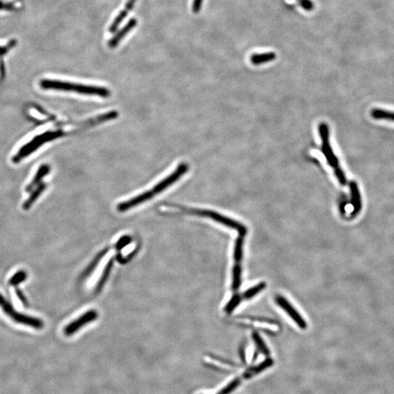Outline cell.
<instances>
[{
    "mask_svg": "<svg viewBox=\"0 0 394 394\" xmlns=\"http://www.w3.org/2000/svg\"><path fill=\"white\" fill-rule=\"evenodd\" d=\"M189 170V165L186 163H180L176 170L173 172L171 174L169 175L165 178L161 180L159 183L156 184L153 189H149L138 196L133 197L130 199L122 201L117 206L118 210L120 213H124L128 211L134 207H138L139 204L149 201L154 197L159 195L161 192L168 189L172 185L176 183L177 180H180Z\"/></svg>",
    "mask_w": 394,
    "mask_h": 394,
    "instance_id": "6da1fadb",
    "label": "cell"
},
{
    "mask_svg": "<svg viewBox=\"0 0 394 394\" xmlns=\"http://www.w3.org/2000/svg\"><path fill=\"white\" fill-rule=\"evenodd\" d=\"M42 89H53V90L64 91V92H76L81 95H92V96L108 98L110 95V91L104 87L89 86V85L78 84L69 83L61 80L44 79L40 81Z\"/></svg>",
    "mask_w": 394,
    "mask_h": 394,
    "instance_id": "7a4b0ae2",
    "label": "cell"
},
{
    "mask_svg": "<svg viewBox=\"0 0 394 394\" xmlns=\"http://www.w3.org/2000/svg\"><path fill=\"white\" fill-rule=\"evenodd\" d=\"M319 133L322 139L321 150L323 155L326 157L329 165L335 170V176L337 178L338 181L342 186H345L347 184V178L345 177V173L342 171L341 167H339V161L336 156L332 151V146L329 141V126L326 123H321L319 125Z\"/></svg>",
    "mask_w": 394,
    "mask_h": 394,
    "instance_id": "3957f363",
    "label": "cell"
},
{
    "mask_svg": "<svg viewBox=\"0 0 394 394\" xmlns=\"http://www.w3.org/2000/svg\"><path fill=\"white\" fill-rule=\"evenodd\" d=\"M0 307L5 315L10 317L13 321L19 323V324L24 325V326L33 328L37 330H41L45 326L43 320H41L39 317H34V316L16 311V309L13 307V304L1 294H0Z\"/></svg>",
    "mask_w": 394,
    "mask_h": 394,
    "instance_id": "277c9868",
    "label": "cell"
},
{
    "mask_svg": "<svg viewBox=\"0 0 394 394\" xmlns=\"http://www.w3.org/2000/svg\"><path fill=\"white\" fill-rule=\"evenodd\" d=\"M179 210L180 211L185 212L189 214L196 215V216H201V217H205L207 218L212 219L214 221L217 222L223 226H227V227L231 228V229H235L239 232L241 235H245L247 232L246 227L243 226L242 223L230 218V217H226L217 212L213 211L210 210H203V209H195V208H186V207H179Z\"/></svg>",
    "mask_w": 394,
    "mask_h": 394,
    "instance_id": "5b68a950",
    "label": "cell"
},
{
    "mask_svg": "<svg viewBox=\"0 0 394 394\" xmlns=\"http://www.w3.org/2000/svg\"><path fill=\"white\" fill-rule=\"evenodd\" d=\"M63 135H64L63 132L57 131V132H48L46 133L39 135V136L35 137L30 142H28L23 148H20L17 155L14 157V161H20L22 158H24L25 157L30 155L34 151H36L38 148L40 147V145H43L44 143L48 142V141L51 140V139L59 138V137L62 136Z\"/></svg>",
    "mask_w": 394,
    "mask_h": 394,
    "instance_id": "8992f818",
    "label": "cell"
},
{
    "mask_svg": "<svg viewBox=\"0 0 394 394\" xmlns=\"http://www.w3.org/2000/svg\"><path fill=\"white\" fill-rule=\"evenodd\" d=\"M98 317V313L96 310H89L67 324L64 329V334L67 336H73L83 328V326L96 320Z\"/></svg>",
    "mask_w": 394,
    "mask_h": 394,
    "instance_id": "52a82bcc",
    "label": "cell"
},
{
    "mask_svg": "<svg viewBox=\"0 0 394 394\" xmlns=\"http://www.w3.org/2000/svg\"><path fill=\"white\" fill-rule=\"evenodd\" d=\"M276 302L289 314V315L295 320V323L301 329H305L307 328V323H306L305 320L301 317L299 313L296 310L295 307L284 297L281 296H278L276 297Z\"/></svg>",
    "mask_w": 394,
    "mask_h": 394,
    "instance_id": "ba28073f",
    "label": "cell"
},
{
    "mask_svg": "<svg viewBox=\"0 0 394 394\" xmlns=\"http://www.w3.org/2000/svg\"><path fill=\"white\" fill-rule=\"evenodd\" d=\"M238 322L239 323H243L244 325L254 324L256 327L260 328V329L267 330L269 332H275L278 329V326L275 322L264 320V319L258 320V319L251 318V317H242L238 318Z\"/></svg>",
    "mask_w": 394,
    "mask_h": 394,
    "instance_id": "9c48e42d",
    "label": "cell"
},
{
    "mask_svg": "<svg viewBox=\"0 0 394 394\" xmlns=\"http://www.w3.org/2000/svg\"><path fill=\"white\" fill-rule=\"evenodd\" d=\"M137 24H138V20H137L136 19H130V20L128 21V23L109 40V48H112V49L116 48L118 45L119 42L121 41V39L124 38V37L126 36L133 28H135V26H137Z\"/></svg>",
    "mask_w": 394,
    "mask_h": 394,
    "instance_id": "30bf717a",
    "label": "cell"
},
{
    "mask_svg": "<svg viewBox=\"0 0 394 394\" xmlns=\"http://www.w3.org/2000/svg\"><path fill=\"white\" fill-rule=\"evenodd\" d=\"M137 0H128L127 2H126V5H125L124 10H121L120 13H118L117 16H116V19H114L113 20V23H112L111 26H110L109 28V32L110 33H114L117 31L118 28V26H120V23L121 22L126 19V16H128L129 14V12L133 9V7H135V3H136Z\"/></svg>",
    "mask_w": 394,
    "mask_h": 394,
    "instance_id": "8fae6325",
    "label": "cell"
},
{
    "mask_svg": "<svg viewBox=\"0 0 394 394\" xmlns=\"http://www.w3.org/2000/svg\"><path fill=\"white\" fill-rule=\"evenodd\" d=\"M350 189H351V197H352V204L354 206L353 214H358L361 210V198L357 183H355V181H351L350 183Z\"/></svg>",
    "mask_w": 394,
    "mask_h": 394,
    "instance_id": "7c38bea8",
    "label": "cell"
},
{
    "mask_svg": "<svg viewBox=\"0 0 394 394\" xmlns=\"http://www.w3.org/2000/svg\"><path fill=\"white\" fill-rule=\"evenodd\" d=\"M22 8L19 0H0V13H13Z\"/></svg>",
    "mask_w": 394,
    "mask_h": 394,
    "instance_id": "4fadbf2b",
    "label": "cell"
},
{
    "mask_svg": "<svg viewBox=\"0 0 394 394\" xmlns=\"http://www.w3.org/2000/svg\"><path fill=\"white\" fill-rule=\"evenodd\" d=\"M276 54L274 52H267L264 54H253L251 57V61L254 65H260L261 64L270 62L276 59Z\"/></svg>",
    "mask_w": 394,
    "mask_h": 394,
    "instance_id": "5bb4252c",
    "label": "cell"
},
{
    "mask_svg": "<svg viewBox=\"0 0 394 394\" xmlns=\"http://www.w3.org/2000/svg\"><path fill=\"white\" fill-rule=\"evenodd\" d=\"M371 116L373 118L377 120H387L394 121V112L383 109L375 108L372 110Z\"/></svg>",
    "mask_w": 394,
    "mask_h": 394,
    "instance_id": "9a60e30c",
    "label": "cell"
},
{
    "mask_svg": "<svg viewBox=\"0 0 394 394\" xmlns=\"http://www.w3.org/2000/svg\"><path fill=\"white\" fill-rule=\"evenodd\" d=\"M28 277V274L25 270H19L16 272L9 280L8 283L10 286H19L20 283H23L26 281Z\"/></svg>",
    "mask_w": 394,
    "mask_h": 394,
    "instance_id": "2e32d148",
    "label": "cell"
},
{
    "mask_svg": "<svg viewBox=\"0 0 394 394\" xmlns=\"http://www.w3.org/2000/svg\"><path fill=\"white\" fill-rule=\"evenodd\" d=\"M241 266L240 263H235L233 270V280H232V289L236 291L240 286L241 283Z\"/></svg>",
    "mask_w": 394,
    "mask_h": 394,
    "instance_id": "e0dca14e",
    "label": "cell"
},
{
    "mask_svg": "<svg viewBox=\"0 0 394 394\" xmlns=\"http://www.w3.org/2000/svg\"><path fill=\"white\" fill-rule=\"evenodd\" d=\"M235 263H240L242 259L243 254V239L242 236H239L235 242Z\"/></svg>",
    "mask_w": 394,
    "mask_h": 394,
    "instance_id": "ac0fdd59",
    "label": "cell"
},
{
    "mask_svg": "<svg viewBox=\"0 0 394 394\" xmlns=\"http://www.w3.org/2000/svg\"><path fill=\"white\" fill-rule=\"evenodd\" d=\"M265 283H259V284L257 285V286L251 288V289L246 291V292L243 294V295H242V298H245V299H249V298H251L252 297L255 296L256 295H258L261 291H262L263 289H265Z\"/></svg>",
    "mask_w": 394,
    "mask_h": 394,
    "instance_id": "d6986e66",
    "label": "cell"
},
{
    "mask_svg": "<svg viewBox=\"0 0 394 394\" xmlns=\"http://www.w3.org/2000/svg\"><path fill=\"white\" fill-rule=\"evenodd\" d=\"M253 337H254V341H255L257 347H258V349H259L261 352L264 353V354H267H267H270V351H269L268 348H267L265 344H264V341H263L262 339L260 337V336L258 335V334L254 333V335H253Z\"/></svg>",
    "mask_w": 394,
    "mask_h": 394,
    "instance_id": "ffe728a7",
    "label": "cell"
},
{
    "mask_svg": "<svg viewBox=\"0 0 394 394\" xmlns=\"http://www.w3.org/2000/svg\"><path fill=\"white\" fill-rule=\"evenodd\" d=\"M241 298H241L239 296L236 295L232 297V299L229 301V302L228 303L227 305H226V308H225V311L227 313H232V312L235 310V307L240 302Z\"/></svg>",
    "mask_w": 394,
    "mask_h": 394,
    "instance_id": "44dd1931",
    "label": "cell"
},
{
    "mask_svg": "<svg viewBox=\"0 0 394 394\" xmlns=\"http://www.w3.org/2000/svg\"><path fill=\"white\" fill-rule=\"evenodd\" d=\"M295 1L298 2L300 7L307 11H311L314 9V3L311 0H295Z\"/></svg>",
    "mask_w": 394,
    "mask_h": 394,
    "instance_id": "7402d4cb",
    "label": "cell"
},
{
    "mask_svg": "<svg viewBox=\"0 0 394 394\" xmlns=\"http://www.w3.org/2000/svg\"><path fill=\"white\" fill-rule=\"evenodd\" d=\"M48 170L49 169L48 167H42V168L39 169V171H38V175H37L36 177L34 178V180H32V183L30 184V188H32L34 185L36 184L38 182V180L39 178H42V177H43V176H45L47 173H48Z\"/></svg>",
    "mask_w": 394,
    "mask_h": 394,
    "instance_id": "603a6c76",
    "label": "cell"
},
{
    "mask_svg": "<svg viewBox=\"0 0 394 394\" xmlns=\"http://www.w3.org/2000/svg\"><path fill=\"white\" fill-rule=\"evenodd\" d=\"M16 292L18 298H19V300H20V301L23 303V305L28 306L27 298H26V297L24 295H23V292H22L21 291L19 290V289H16Z\"/></svg>",
    "mask_w": 394,
    "mask_h": 394,
    "instance_id": "cb8c5ba5",
    "label": "cell"
},
{
    "mask_svg": "<svg viewBox=\"0 0 394 394\" xmlns=\"http://www.w3.org/2000/svg\"><path fill=\"white\" fill-rule=\"evenodd\" d=\"M203 0H194L193 6H192V10L194 13H198L201 10V5H202Z\"/></svg>",
    "mask_w": 394,
    "mask_h": 394,
    "instance_id": "d4e9b609",
    "label": "cell"
}]
</instances>
